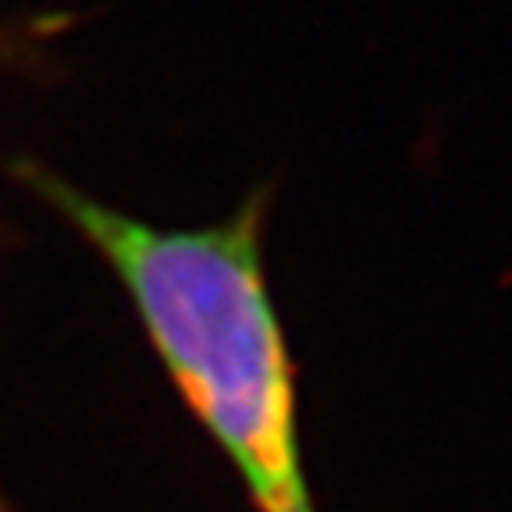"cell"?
Instances as JSON below:
<instances>
[{"label": "cell", "mask_w": 512, "mask_h": 512, "mask_svg": "<svg viewBox=\"0 0 512 512\" xmlns=\"http://www.w3.org/2000/svg\"><path fill=\"white\" fill-rule=\"evenodd\" d=\"M0 512H8V505H4V495H0Z\"/></svg>", "instance_id": "obj_2"}, {"label": "cell", "mask_w": 512, "mask_h": 512, "mask_svg": "<svg viewBox=\"0 0 512 512\" xmlns=\"http://www.w3.org/2000/svg\"><path fill=\"white\" fill-rule=\"evenodd\" d=\"M15 175L118 274L153 352L256 512H317L299 445L296 370L264 271L267 192L210 228H157L32 160Z\"/></svg>", "instance_id": "obj_1"}]
</instances>
